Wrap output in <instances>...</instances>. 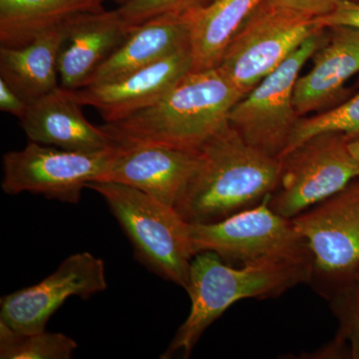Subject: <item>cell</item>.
<instances>
[{"instance_id":"1","label":"cell","mask_w":359,"mask_h":359,"mask_svg":"<svg viewBox=\"0 0 359 359\" xmlns=\"http://www.w3.org/2000/svg\"><path fill=\"white\" fill-rule=\"evenodd\" d=\"M195 171L175 209L187 223L211 224L255 207L278 186L280 158L250 145L224 125L198 149Z\"/></svg>"},{"instance_id":"14","label":"cell","mask_w":359,"mask_h":359,"mask_svg":"<svg viewBox=\"0 0 359 359\" xmlns=\"http://www.w3.org/2000/svg\"><path fill=\"white\" fill-rule=\"evenodd\" d=\"M20 124L29 141L63 150L98 153L116 145L104 125L86 119L73 90L61 86L28 104Z\"/></svg>"},{"instance_id":"11","label":"cell","mask_w":359,"mask_h":359,"mask_svg":"<svg viewBox=\"0 0 359 359\" xmlns=\"http://www.w3.org/2000/svg\"><path fill=\"white\" fill-rule=\"evenodd\" d=\"M292 221L308 245L313 271L332 278L356 273L359 268V178Z\"/></svg>"},{"instance_id":"13","label":"cell","mask_w":359,"mask_h":359,"mask_svg":"<svg viewBox=\"0 0 359 359\" xmlns=\"http://www.w3.org/2000/svg\"><path fill=\"white\" fill-rule=\"evenodd\" d=\"M192 70L191 48L129 73L114 81L73 90L82 106L95 108L106 123H114L160 100Z\"/></svg>"},{"instance_id":"4","label":"cell","mask_w":359,"mask_h":359,"mask_svg":"<svg viewBox=\"0 0 359 359\" xmlns=\"http://www.w3.org/2000/svg\"><path fill=\"white\" fill-rule=\"evenodd\" d=\"M86 188L102 196L138 261L156 275L186 289L196 254L190 224L176 209L138 189L114 182H90Z\"/></svg>"},{"instance_id":"15","label":"cell","mask_w":359,"mask_h":359,"mask_svg":"<svg viewBox=\"0 0 359 359\" xmlns=\"http://www.w3.org/2000/svg\"><path fill=\"white\" fill-rule=\"evenodd\" d=\"M327 28V37L313 55V66L299 75L294 87L297 114L304 117L332 108L359 73V29L351 26Z\"/></svg>"},{"instance_id":"25","label":"cell","mask_w":359,"mask_h":359,"mask_svg":"<svg viewBox=\"0 0 359 359\" xmlns=\"http://www.w3.org/2000/svg\"><path fill=\"white\" fill-rule=\"evenodd\" d=\"M323 28L332 26H351L359 29V2L346 0L340 4L332 13L316 18Z\"/></svg>"},{"instance_id":"27","label":"cell","mask_w":359,"mask_h":359,"mask_svg":"<svg viewBox=\"0 0 359 359\" xmlns=\"http://www.w3.org/2000/svg\"><path fill=\"white\" fill-rule=\"evenodd\" d=\"M346 334L351 344V358L359 359V306L358 304L347 318Z\"/></svg>"},{"instance_id":"10","label":"cell","mask_w":359,"mask_h":359,"mask_svg":"<svg viewBox=\"0 0 359 359\" xmlns=\"http://www.w3.org/2000/svg\"><path fill=\"white\" fill-rule=\"evenodd\" d=\"M107 287L102 259L88 252H76L41 282L4 295L0 321L20 334H39L69 297L89 299Z\"/></svg>"},{"instance_id":"2","label":"cell","mask_w":359,"mask_h":359,"mask_svg":"<svg viewBox=\"0 0 359 359\" xmlns=\"http://www.w3.org/2000/svg\"><path fill=\"white\" fill-rule=\"evenodd\" d=\"M243 97L218 68L190 71L157 102L104 127L115 143L198 150L228 124L231 109Z\"/></svg>"},{"instance_id":"3","label":"cell","mask_w":359,"mask_h":359,"mask_svg":"<svg viewBox=\"0 0 359 359\" xmlns=\"http://www.w3.org/2000/svg\"><path fill=\"white\" fill-rule=\"evenodd\" d=\"M313 273L309 264H264L233 268L214 252L193 257L186 290L191 297L190 313L162 358L175 353L189 356L208 327L231 304L250 297H275L308 282Z\"/></svg>"},{"instance_id":"22","label":"cell","mask_w":359,"mask_h":359,"mask_svg":"<svg viewBox=\"0 0 359 359\" xmlns=\"http://www.w3.org/2000/svg\"><path fill=\"white\" fill-rule=\"evenodd\" d=\"M325 132H339L349 141L359 138V90L355 95L342 101L339 105L299 118L283 155L297 147L302 142Z\"/></svg>"},{"instance_id":"29","label":"cell","mask_w":359,"mask_h":359,"mask_svg":"<svg viewBox=\"0 0 359 359\" xmlns=\"http://www.w3.org/2000/svg\"><path fill=\"white\" fill-rule=\"evenodd\" d=\"M354 275L356 276V280H358V301H356V304L359 306V268Z\"/></svg>"},{"instance_id":"8","label":"cell","mask_w":359,"mask_h":359,"mask_svg":"<svg viewBox=\"0 0 359 359\" xmlns=\"http://www.w3.org/2000/svg\"><path fill=\"white\" fill-rule=\"evenodd\" d=\"M327 37L321 28L262 80L231 109L229 123L243 139L273 157L280 158L301 116L294 107V93L304 65Z\"/></svg>"},{"instance_id":"23","label":"cell","mask_w":359,"mask_h":359,"mask_svg":"<svg viewBox=\"0 0 359 359\" xmlns=\"http://www.w3.org/2000/svg\"><path fill=\"white\" fill-rule=\"evenodd\" d=\"M214 0H129L118 7L131 27L143 25L164 14L192 13L209 6Z\"/></svg>"},{"instance_id":"19","label":"cell","mask_w":359,"mask_h":359,"mask_svg":"<svg viewBox=\"0 0 359 359\" xmlns=\"http://www.w3.org/2000/svg\"><path fill=\"white\" fill-rule=\"evenodd\" d=\"M103 11V0H0V44L23 46L82 14Z\"/></svg>"},{"instance_id":"12","label":"cell","mask_w":359,"mask_h":359,"mask_svg":"<svg viewBox=\"0 0 359 359\" xmlns=\"http://www.w3.org/2000/svg\"><path fill=\"white\" fill-rule=\"evenodd\" d=\"M198 150L152 143L116 142L97 181L133 187L175 208L198 163Z\"/></svg>"},{"instance_id":"7","label":"cell","mask_w":359,"mask_h":359,"mask_svg":"<svg viewBox=\"0 0 359 359\" xmlns=\"http://www.w3.org/2000/svg\"><path fill=\"white\" fill-rule=\"evenodd\" d=\"M348 143L344 134L325 132L283 155L278 186L269 198L271 209L294 218L358 179L359 163Z\"/></svg>"},{"instance_id":"26","label":"cell","mask_w":359,"mask_h":359,"mask_svg":"<svg viewBox=\"0 0 359 359\" xmlns=\"http://www.w3.org/2000/svg\"><path fill=\"white\" fill-rule=\"evenodd\" d=\"M27 108L28 103L25 99L21 98L4 80L0 79V109L2 112L15 116L20 120Z\"/></svg>"},{"instance_id":"9","label":"cell","mask_w":359,"mask_h":359,"mask_svg":"<svg viewBox=\"0 0 359 359\" xmlns=\"http://www.w3.org/2000/svg\"><path fill=\"white\" fill-rule=\"evenodd\" d=\"M112 149L73 152L29 141L21 150L4 155L2 190L8 195L28 192L78 204L87 184L100 178Z\"/></svg>"},{"instance_id":"20","label":"cell","mask_w":359,"mask_h":359,"mask_svg":"<svg viewBox=\"0 0 359 359\" xmlns=\"http://www.w3.org/2000/svg\"><path fill=\"white\" fill-rule=\"evenodd\" d=\"M266 0H214L191 13L192 70L218 67L224 51L250 15Z\"/></svg>"},{"instance_id":"17","label":"cell","mask_w":359,"mask_h":359,"mask_svg":"<svg viewBox=\"0 0 359 359\" xmlns=\"http://www.w3.org/2000/svg\"><path fill=\"white\" fill-rule=\"evenodd\" d=\"M191 13L164 14L137 26L84 87L107 83L190 47Z\"/></svg>"},{"instance_id":"31","label":"cell","mask_w":359,"mask_h":359,"mask_svg":"<svg viewBox=\"0 0 359 359\" xmlns=\"http://www.w3.org/2000/svg\"><path fill=\"white\" fill-rule=\"evenodd\" d=\"M353 1L359 2V0H353Z\"/></svg>"},{"instance_id":"6","label":"cell","mask_w":359,"mask_h":359,"mask_svg":"<svg viewBox=\"0 0 359 359\" xmlns=\"http://www.w3.org/2000/svg\"><path fill=\"white\" fill-rule=\"evenodd\" d=\"M321 28L314 16L264 1L231 40L217 68L245 96Z\"/></svg>"},{"instance_id":"16","label":"cell","mask_w":359,"mask_h":359,"mask_svg":"<svg viewBox=\"0 0 359 359\" xmlns=\"http://www.w3.org/2000/svg\"><path fill=\"white\" fill-rule=\"evenodd\" d=\"M135 28L125 21L118 8L82 14L71 20L59 55L60 86L83 88L99 66L124 43Z\"/></svg>"},{"instance_id":"24","label":"cell","mask_w":359,"mask_h":359,"mask_svg":"<svg viewBox=\"0 0 359 359\" xmlns=\"http://www.w3.org/2000/svg\"><path fill=\"white\" fill-rule=\"evenodd\" d=\"M346 0H266L271 6L287 7L314 18H323L332 13Z\"/></svg>"},{"instance_id":"5","label":"cell","mask_w":359,"mask_h":359,"mask_svg":"<svg viewBox=\"0 0 359 359\" xmlns=\"http://www.w3.org/2000/svg\"><path fill=\"white\" fill-rule=\"evenodd\" d=\"M263 202L211 224H190L195 254L214 252L226 263L242 266L295 264L313 266V257L292 219Z\"/></svg>"},{"instance_id":"21","label":"cell","mask_w":359,"mask_h":359,"mask_svg":"<svg viewBox=\"0 0 359 359\" xmlns=\"http://www.w3.org/2000/svg\"><path fill=\"white\" fill-rule=\"evenodd\" d=\"M77 346L74 339L60 332L20 334L0 321L1 359H69Z\"/></svg>"},{"instance_id":"30","label":"cell","mask_w":359,"mask_h":359,"mask_svg":"<svg viewBox=\"0 0 359 359\" xmlns=\"http://www.w3.org/2000/svg\"><path fill=\"white\" fill-rule=\"evenodd\" d=\"M110 1H114L116 4H119V6H123V4H126V2H128L129 0H110Z\"/></svg>"},{"instance_id":"18","label":"cell","mask_w":359,"mask_h":359,"mask_svg":"<svg viewBox=\"0 0 359 359\" xmlns=\"http://www.w3.org/2000/svg\"><path fill=\"white\" fill-rule=\"evenodd\" d=\"M67 25L39 35L20 47H0V79L28 104L60 86L59 55Z\"/></svg>"},{"instance_id":"28","label":"cell","mask_w":359,"mask_h":359,"mask_svg":"<svg viewBox=\"0 0 359 359\" xmlns=\"http://www.w3.org/2000/svg\"><path fill=\"white\" fill-rule=\"evenodd\" d=\"M348 147L351 152L353 153L354 158L359 163V138L349 141Z\"/></svg>"}]
</instances>
